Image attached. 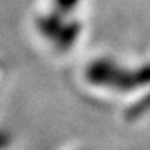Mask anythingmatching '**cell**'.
Returning a JSON list of instances; mask_svg holds the SVG:
<instances>
[{
	"label": "cell",
	"instance_id": "6da1fadb",
	"mask_svg": "<svg viewBox=\"0 0 150 150\" xmlns=\"http://www.w3.org/2000/svg\"><path fill=\"white\" fill-rule=\"evenodd\" d=\"M10 144H11V136L6 133V131L0 129V150L6 149Z\"/></svg>",
	"mask_w": 150,
	"mask_h": 150
},
{
	"label": "cell",
	"instance_id": "7a4b0ae2",
	"mask_svg": "<svg viewBox=\"0 0 150 150\" xmlns=\"http://www.w3.org/2000/svg\"><path fill=\"white\" fill-rule=\"evenodd\" d=\"M74 2H75V0H56V3H58L59 8H69Z\"/></svg>",
	"mask_w": 150,
	"mask_h": 150
}]
</instances>
